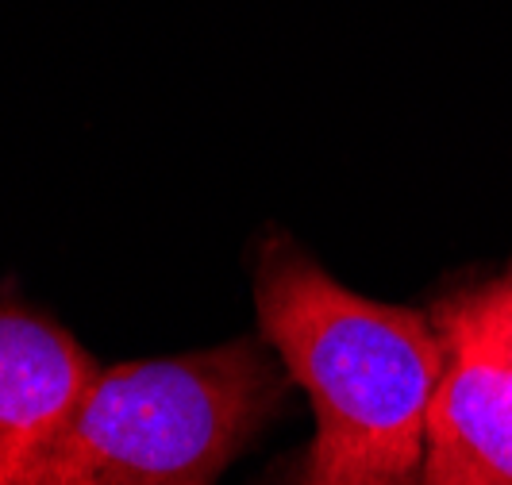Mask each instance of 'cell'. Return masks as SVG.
Returning a JSON list of instances; mask_svg holds the SVG:
<instances>
[{"label":"cell","mask_w":512,"mask_h":485,"mask_svg":"<svg viewBox=\"0 0 512 485\" xmlns=\"http://www.w3.org/2000/svg\"><path fill=\"white\" fill-rule=\"evenodd\" d=\"M443 378L428 412V485H512V270L432 308Z\"/></svg>","instance_id":"3"},{"label":"cell","mask_w":512,"mask_h":485,"mask_svg":"<svg viewBox=\"0 0 512 485\" xmlns=\"http://www.w3.org/2000/svg\"><path fill=\"white\" fill-rule=\"evenodd\" d=\"M262 339L316 412V439L285 485H412L443 378L432 316L351 293L289 235L255 258Z\"/></svg>","instance_id":"1"},{"label":"cell","mask_w":512,"mask_h":485,"mask_svg":"<svg viewBox=\"0 0 512 485\" xmlns=\"http://www.w3.org/2000/svg\"><path fill=\"white\" fill-rule=\"evenodd\" d=\"M101 366L62 324L0 297V485H20L54 447Z\"/></svg>","instance_id":"4"},{"label":"cell","mask_w":512,"mask_h":485,"mask_svg":"<svg viewBox=\"0 0 512 485\" xmlns=\"http://www.w3.org/2000/svg\"><path fill=\"white\" fill-rule=\"evenodd\" d=\"M289 385L266 339L108 366L20 485H216Z\"/></svg>","instance_id":"2"},{"label":"cell","mask_w":512,"mask_h":485,"mask_svg":"<svg viewBox=\"0 0 512 485\" xmlns=\"http://www.w3.org/2000/svg\"><path fill=\"white\" fill-rule=\"evenodd\" d=\"M412 485H428V482H424V478H416V482H412Z\"/></svg>","instance_id":"5"}]
</instances>
